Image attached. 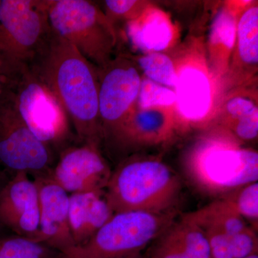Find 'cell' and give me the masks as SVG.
Masks as SVG:
<instances>
[{"label":"cell","mask_w":258,"mask_h":258,"mask_svg":"<svg viewBox=\"0 0 258 258\" xmlns=\"http://www.w3.org/2000/svg\"><path fill=\"white\" fill-rule=\"evenodd\" d=\"M148 258L212 257L203 230L184 215L180 221L171 222L154 240Z\"/></svg>","instance_id":"obj_13"},{"label":"cell","mask_w":258,"mask_h":258,"mask_svg":"<svg viewBox=\"0 0 258 258\" xmlns=\"http://www.w3.org/2000/svg\"><path fill=\"white\" fill-rule=\"evenodd\" d=\"M185 216L198 225L208 224L220 227L228 235H235L248 226L244 219L223 198Z\"/></svg>","instance_id":"obj_18"},{"label":"cell","mask_w":258,"mask_h":258,"mask_svg":"<svg viewBox=\"0 0 258 258\" xmlns=\"http://www.w3.org/2000/svg\"><path fill=\"white\" fill-rule=\"evenodd\" d=\"M176 102L181 114L187 119H202L210 110L211 88L210 81L201 71L186 68L177 75Z\"/></svg>","instance_id":"obj_15"},{"label":"cell","mask_w":258,"mask_h":258,"mask_svg":"<svg viewBox=\"0 0 258 258\" xmlns=\"http://www.w3.org/2000/svg\"><path fill=\"white\" fill-rule=\"evenodd\" d=\"M31 70L60 103L79 143L99 146L98 68L51 31Z\"/></svg>","instance_id":"obj_1"},{"label":"cell","mask_w":258,"mask_h":258,"mask_svg":"<svg viewBox=\"0 0 258 258\" xmlns=\"http://www.w3.org/2000/svg\"><path fill=\"white\" fill-rule=\"evenodd\" d=\"M128 32L136 46L154 52L167 47L172 38L169 22L164 15L157 11L130 21Z\"/></svg>","instance_id":"obj_16"},{"label":"cell","mask_w":258,"mask_h":258,"mask_svg":"<svg viewBox=\"0 0 258 258\" xmlns=\"http://www.w3.org/2000/svg\"><path fill=\"white\" fill-rule=\"evenodd\" d=\"M11 91L0 100V166L13 174L47 175L53 166L55 153L22 119Z\"/></svg>","instance_id":"obj_8"},{"label":"cell","mask_w":258,"mask_h":258,"mask_svg":"<svg viewBox=\"0 0 258 258\" xmlns=\"http://www.w3.org/2000/svg\"><path fill=\"white\" fill-rule=\"evenodd\" d=\"M139 64L151 81L166 87L175 88L177 74L168 56L152 52L140 57Z\"/></svg>","instance_id":"obj_20"},{"label":"cell","mask_w":258,"mask_h":258,"mask_svg":"<svg viewBox=\"0 0 258 258\" xmlns=\"http://www.w3.org/2000/svg\"><path fill=\"white\" fill-rule=\"evenodd\" d=\"M51 31L73 45L98 69L111 60L116 37L113 25L87 0H43Z\"/></svg>","instance_id":"obj_4"},{"label":"cell","mask_w":258,"mask_h":258,"mask_svg":"<svg viewBox=\"0 0 258 258\" xmlns=\"http://www.w3.org/2000/svg\"><path fill=\"white\" fill-rule=\"evenodd\" d=\"M188 178L202 192L223 198L244 185L257 181L258 154L235 142L206 144L190 159Z\"/></svg>","instance_id":"obj_6"},{"label":"cell","mask_w":258,"mask_h":258,"mask_svg":"<svg viewBox=\"0 0 258 258\" xmlns=\"http://www.w3.org/2000/svg\"><path fill=\"white\" fill-rule=\"evenodd\" d=\"M113 215L104 191L69 195V224L75 246L87 242Z\"/></svg>","instance_id":"obj_14"},{"label":"cell","mask_w":258,"mask_h":258,"mask_svg":"<svg viewBox=\"0 0 258 258\" xmlns=\"http://www.w3.org/2000/svg\"><path fill=\"white\" fill-rule=\"evenodd\" d=\"M137 101L142 109L153 106H170L176 102L175 92L151 80L144 79L141 83Z\"/></svg>","instance_id":"obj_23"},{"label":"cell","mask_w":258,"mask_h":258,"mask_svg":"<svg viewBox=\"0 0 258 258\" xmlns=\"http://www.w3.org/2000/svg\"><path fill=\"white\" fill-rule=\"evenodd\" d=\"M112 171L99 150L88 143L70 145L59 154L47 176L69 195L104 191Z\"/></svg>","instance_id":"obj_10"},{"label":"cell","mask_w":258,"mask_h":258,"mask_svg":"<svg viewBox=\"0 0 258 258\" xmlns=\"http://www.w3.org/2000/svg\"><path fill=\"white\" fill-rule=\"evenodd\" d=\"M5 227H3L1 223H0V235H1L2 232H3V229Z\"/></svg>","instance_id":"obj_30"},{"label":"cell","mask_w":258,"mask_h":258,"mask_svg":"<svg viewBox=\"0 0 258 258\" xmlns=\"http://www.w3.org/2000/svg\"><path fill=\"white\" fill-rule=\"evenodd\" d=\"M227 116V128L258 115L257 107L253 101L244 97H234L226 103L225 106Z\"/></svg>","instance_id":"obj_25"},{"label":"cell","mask_w":258,"mask_h":258,"mask_svg":"<svg viewBox=\"0 0 258 258\" xmlns=\"http://www.w3.org/2000/svg\"><path fill=\"white\" fill-rule=\"evenodd\" d=\"M6 170H5L1 166H0V190L6 184V183L9 181L7 178Z\"/></svg>","instance_id":"obj_28"},{"label":"cell","mask_w":258,"mask_h":258,"mask_svg":"<svg viewBox=\"0 0 258 258\" xmlns=\"http://www.w3.org/2000/svg\"><path fill=\"white\" fill-rule=\"evenodd\" d=\"M172 222V213H115L87 242L74 246L61 257L136 258Z\"/></svg>","instance_id":"obj_5"},{"label":"cell","mask_w":258,"mask_h":258,"mask_svg":"<svg viewBox=\"0 0 258 258\" xmlns=\"http://www.w3.org/2000/svg\"><path fill=\"white\" fill-rule=\"evenodd\" d=\"M50 32L43 0H0V74L12 89L32 69Z\"/></svg>","instance_id":"obj_3"},{"label":"cell","mask_w":258,"mask_h":258,"mask_svg":"<svg viewBox=\"0 0 258 258\" xmlns=\"http://www.w3.org/2000/svg\"><path fill=\"white\" fill-rule=\"evenodd\" d=\"M0 223L15 235L42 242L38 186L27 173H15L0 190Z\"/></svg>","instance_id":"obj_11"},{"label":"cell","mask_w":258,"mask_h":258,"mask_svg":"<svg viewBox=\"0 0 258 258\" xmlns=\"http://www.w3.org/2000/svg\"><path fill=\"white\" fill-rule=\"evenodd\" d=\"M244 220L252 222L257 229L258 222V183H250L231 191L223 198Z\"/></svg>","instance_id":"obj_21"},{"label":"cell","mask_w":258,"mask_h":258,"mask_svg":"<svg viewBox=\"0 0 258 258\" xmlns=\"http://www.w3.org/2000/svg\"><path fill=\"white\" fill-rule=\"evenodd\" d=\"M234 64L249 73L257 71L258 62V8L252 7L241 15L237 28Z\"/></svg>","instance_id":"obj_17"},{"label":"cell","mask_w":258,"mask_h":258,"mask_svg":"<svg viewBox=\"0 0 258 258\" xmlns=\"http://www.w3.org/2000/svg\"><path fill=\"white\" fill-rule=\"evenodd\" d=\"M235 20L227 10H222L215 20L210 34V43L215 54L223 55L227 58L235 41Z\"/></svg>","instance_id":"obj_22"},{"label":"cell","mask_w":258,"mask_h":258,"mask_svg":"<svg viewBox=\"0 0 258 258\" xmlns=\"http://www.w3.org/2000/svg\"><path fill=\"white\" fill-rule=\"evenodd\" d=\"M12 98L28 128L54 153L71 145L74 133L60 103L30 70L15 84ZM76 137V136H75Z\"/></svg>","instance_id":"obj_7"},{"label":"cell","mask_w":258,"mask_h":258,"mask_svg":"<svg viewBox=\"0 0 258 258\" xmlns=\"http://www.w3.org/2000/svg\"><path fill=\"white\" fill-rule=\"evenodd\" d=\"M138 4L139 2L134 0H107L105 2L106 15L111 23L117 19H128L132 21L137 18L136 10Z\"/></svg>","instance_id":"obj_26"},{"label":"cell","mask_w":258,"mask_h":258,"mask_svg":"<svg viewBox=\"0 0 258 258\" xmlns=\"http://www.w3.org/2000/svg\"><path fill=\"white\" fill-rule=\"evenodd\" d=\"M245 258H258V254H252V255L249 256V257H245Z\"/></svg>","instance_id":"obj_29"},{"label":"cell","mask_w":258,"mask_h":258,"mask_svg":"<svg viewBox=\"0 0 258 258\" xmlns=\"http://www.w3.org/2000/svg\"><path fill=\"white\" fill-rule=\"evenodd\" d=\"M181 182L169 166L157 160L128 161L112 172L104 190L113 213H171Z\"/></svg>","instance_id":"obj_2"},{"label":"cell","mask_w":258,"mask_h":258,"mask_svg":"<svg viewBox=\"0 0 258 258\" xmlns=\"http://www.w3.org/2000/svg\"><path fill=\"white\" fill-rule=\"evenodd\" d=\"M40 199V240L60 254L75 246L69 224V194L47 175L35 179Z\"/></svg>","instance_id":"obj_12"},{"label":"cell","mask_w":258,"mask_h":258,"mask_svg":"<svg viewBox=\"0 0 258 258\" xmlns=\"http://www.w3.org/2000/svg\"><path fill=\"white\" fill-rule=\"evenodd\" d=\"M56 258H62V257H61V256H60V257H56Z\"/></svg>","instance_id":"obj_31"},{"label":"cell","mask_w":258,"mask_h":258,"mask_svg":"<svg viewBox=\"0 0 258 258\" xmlns=\"http://www.w3.org/2000/svg\"><path fill=\"white\" fill-rule=\"evenodd\" d=\"M12 91V87L10 83L0 74V100L4 98L5 96L9 94Z\"/></svg>","instance_id":"obj_27"},{"label":"cell","mask_w":258,"mask_h":258,"mask_svg":"<svg viewBox=\"0 0 258 258\" xmlns=\"http://www.w3.org/2000/svg\"><path fill=\"white\" fill-rule=\"evenodd\" d=\"M61 254L46 244L20 235H0V258H56Z\"/></svg>","instance_id":"obj_19"},{"label":"cell","mask_w":258,"mask_h":258,"mask_svg":"<svg viewBox=\"0 0 258 258\" xmlns=\"http://www.w3.org/2000/svg\"><path fill=\"white\" fill-rule=\"evenodd\" d=\"M99 69L98 113L102 139H115L138 98L140 76L127 59L118 57Z\"/></svg>","instance_id":"obj_9"},{"label":"cell","mask_w":258,"mask_h":258,"mask_svg":"<svg viewBox=\"0 0 258 258\" xmlns=\"http://www.w3.org/2000/svg\"><path fill=\"white\" fill-rule=\"evenodd\" d=\"M230 244L233 258H245L257 254V235L253 227L249 226L235 235H230Z\"/></svg>","instance_id":"obj_24"}]
</instances>
